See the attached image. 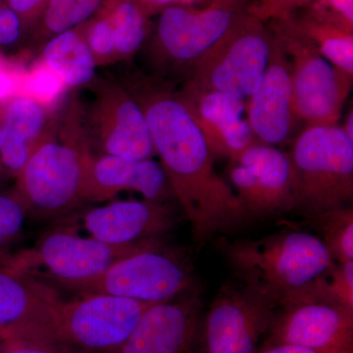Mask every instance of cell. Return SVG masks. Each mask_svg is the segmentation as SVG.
<instances>
[{
  "label": "cell",
  "mask_w": 353,
  "mask_h": 353,
  "mask_svg": "<svg viewBox=\"0 0 353 353\" xmlns=\"http://www.w3.org/2000/svg\"><path fill=\"white\" fill-rule=\"evenodd\" d=\"M343 132L347 134V138L353 141V108H350L345 116L343 125L341 126Z\"/></svg>",
  "instance_id": "cell-37"
},
{
  "label": "cell",
  "mask_w": 353,
  "mask_h": 353,
  "mask_svg": "<svg viewBox=\"0 0 353 353\" xmlns=\"http://www.w3.org/2000/svg\"><path fill=\"white\" fill-rule=\"evenodd\" d=\"M32 99L41 102H50L57 99L64 88L62 81L48 66L34 72L28 83Z\"/></svg>",
  "instance_id": "cell-33"
},
{
  "label": "cell",
  "mask_w": 353,
  "mask_h": 353,
  "mask_svg": "<svg viewBox=\"0 0 353 353\" xmlns=\"http://www.w3.org/2000/svg\"><path fill=\"white\" fill-rule=\"evenodd\" d=\"M324 280L277 309L262 347L290 345L316 350H353V311L330 296Z\"/></svg>",
  "instance_id": "cell-10"
},
{
  "label": "cell",
  "mask_w": 353,
  "mask_h": 353,
  "mask_svg": "<svg viewBox=\"0 0 353 353\" xmlns=\"http://www.w3.org/2000/svg\"><path fill=\"white\" fill-rule=\"evenodd\" d=\"M44 62L64 85L82 87L94 81L97 61L83 25L52 37L43 50Z\"/></svg>",
  "instance_id": "cell-22"
},
{
  "label": "cell",
  "mask_w": 353,
  "mask_h": 353,
  "mask_svg": "<svg viewBox=\"0 0 353 353\" xmlns=\"http://www.w3.org/2000/svg\"><path fill=\"white\" fill-rule=\"evenodd\" d=\"M57 299L50 285L0 265V339L55 341Z\"/></svg>",
  "instance_id": "cell-15"
},
{
  "label": "cell",
  "mask_w": 353,
  "mask_h": 353,
  "mask_svg": "<svg viewBox=\"0 0 353 353\" xmlns=\"http://www.w3.org/2000/svg\"><path fill=\"white\" fill-rule=\"evenodd\" d=\"M125 87L145 113L155 152L194 240H210L252 220L216 172L215 158L179 92L143 78Z\"/></svg>",
  "instance_id": "cell-1"
},
{
  "label": "cell",
  "mask_w": 353,
  "mask_h": 353,
  "mask_svg": "<svg viewBox=\"0 0 353 353\" xmlns=\"http://www.w3.org/2000/svg\"><path fill=\"white\" fill-rule=\"evenodd\" d=\"M201 307L196 290L155 304L118 353H197Z\"/></svg>",
  "instance_id": "cell-17"
},
{
  "label": "cell",
  "mask_w": 353,
  "mask_h": 353,
  "mask_svg": "<svg viewBox=\"0 0 353 353\" xmlns=\"http://www.w3.org/2000/svg\"><path fill=\"white\" fill-rule=\"evenodd\" d=\"M1 122L0 161L17 176L43 134L46 111L32 97H18L6 104Z\"/></svg>",
  "instance_id": "cell-21"
},
{
  "label": "cell",
  "mask_w": 353,
  "mask_h": 353,
  "mask_svg": "<svg viewBox=\"0 0 353 353\" xmlns=\"http://www.w3.org/2000/svg\"><path fill=\"white\" fill-rule=\"evenodd\" d=\"M23 25L19 16L6 3L0 0V46H11L20 38Z\"/></svg>",
  "instance_id": "cell-34"
},
{
  "label": "cell",
  "mask_w": 353,
  "mask_h": 353,
  "mask_svg": "<svg viewBox=\"0 0 353 353\" xmlns=\"http://www.w3.org/2000/svg\"><path fill=\"white\" fill-rule=\"evenodd\" d=\"M0 175H1V169H0Z\"/></svg>",
  "instance_id": "cell-41"
},
{
  "label": "cell",
  "mask_w": 353,
  "mask_h": 353,
  "mask_svg": "<svg viewBox=\"0 0 353 353\" xmlns=\"http://www.w3.org/2000/svg\"><path fill=\"white\" fill-rule=\"evenodd\" d=\"M65 131H44L17 175L18 196L28 215L39 219L65 218L83 201V163L88 153L75 103Z\"/></svg>",
  "instance_id": "cell-3"
},
{
  "label": "cell",
  "mask_w": 353,
  "mask_h": 353,
  "mask_svg": "<svg viewBox=\"0 0 353 353\" xmlns=\"http://www.w3.org/2000/svg\"><path fill=\"white\" fill-rule=\"evenodd\" d=\"M269 25L289 57L297 124L303 123L305 127L339 125L352 92L353 76L325 59L289 20L272 21Z\"/></svg>",
  "instance_id": "cell-6"
},
{
  "label": "cell",
  "mask_w": 353,
  "mask_h": 353,
  "mask_svg": "<svg viewBox=\"0 0 353 353\" xmlns=\"http://www.w3.org/2000/svg\"><path fill=\"white\" fill-rule=\"evenodd\" d=\"M155 304L110 294L58 299L55 341L88 353H118L145 311Z\"/></svg>",
  "instance_id": "cell-9"
},
{
  "label": "cell",
  "mask_w": 353,
  "mask_h": 353,
  "mask_svg": "<svg viewBox=\"0 0 353 353\" xmlns=\"http://www.w3.org/2000/svg\"><path fill=\"white\" fill-rule=\"evenodd\" d=\"M240 284L279 308L317 284L334 261L319 236L284 231L223 248Z\"/></svg>",
  "instance_id": "cell-2"
},
{
  "label": "cell",
  "mask_w": 353,
  "mask_h": 353,
  "mask_svg": "<svg viewBox=\"0 0 353 353\" xmlns=\"http://www.w3.org/2000/svg\"><path fill=\"white\" fill-rule=\"evenodd\" d=\"M232 189L252 218L296 209V181L289 152L255 141L229 160Z\"/></svg>",
  "instance_id": "cell-12"
},
{
  "label": "cell",
  "mask_w": 353,
  "mask_h": 353,
  "mask_svg": "<svg viewBox=\"0 0 353 353\" xmlns=\"http://www.w3.org/2000/svg\"><path fill=\"white\" fill-rule=\"evenodd\" d=\"M255 353H353V350H316L296 345H277L259 348Z\"/></svg>",
  "instance_id": "cell-36"
},
{
  "label": "cell",
  "mask_w": 353,
  "mask_h": 353,
  "mask_svg": "<svg viewBox=\"0 0 353 353\" xmlns=\"http://www.w3.org/2000/svg\"><path fill=\"white\" fill-rule=\"evenodd\" d=\"M315 0H253L248 12L262 22L284 20L305 9Z\"/></svg>",
  "instance_id": "cell-30"
},
{
  "label": "cell",
  "mask_w": 353,
  "mask_h": 353,
  "mask_svg": "<svg viewBox=\"0 0 353 353\" xmlns=\"http://www.w3.org/2000/svg\"><path fill=\"white\" fill-rule=\"evenodd\" d=\"M324 281L330 296L336 303L353 311V261L334 262Z\"/></svg>",
  "instance_id": "cell-29"
},
{
  "label": "cell",
  "mask_w": 353,
  "mask_h": 353,
  "mask_svg": "<svg viewBox=\"0 0 353 353\" xmlns=\"http://www.w3.org/2000/svg\"><path fill=\"white\" fill-rule=\"evenodd\" d=\"M248 0H212L203 8L172 3L160 13L155 46L172 63L192 67L245 12Z\"/></svg>",
  "instance_id": "cell-14"
},
{
  "label": "cell",
  "mask_w": 353,
  "mask_h": 353,
  "mask_svg": "<svg viewBox=\"0 0 353 353\" xmlns=\"http://www.w3.org/2000/svg\"><path fill=\"white\" fill-rule=\"evenodd\" d=\"M145 6L150 7L153 11H157L158 9L163 8V7L169 6V4L175 3L176 0H141Z\"/></svg>",
  "instance_id": "cell-38"
},
{
  "label": "cell",
  "mask_w": 353,
  "mask_h": 353,
  "mask_svg": "<svg viewBox=\"0 0 353 353\" xmlns=\"http://www.w3.org/2000/svg\"><path fill=\"white\" fill-rule=\"evenodd\" d=\"M104 0H48L41 20V32L54 37L80 27L94 17Z\"/></svg>",
  "instance_id": "cell-26"
},
{
  "label": "cell",
  "mask_w": 353,
  "mask_h": 353,
  "mask_svg": "<svg viewBox=\"0 0 353 353\" xmlns=\"http://www.w3.org/2000/svg\"><path fill=\"white\" fill-rule=\"evenodd\" d=\"M152 240L114 245L62 228L44 234L32 250L13 254L4 266L27 275L44 268L43 273L30 275L43 283L83 280L101 275L118 260L138 252Z\"/></svg>",
  "instance_id": "cell-11"
},
{
  "label": "cell",
  "mask_w": 353,
  "mask_h": 353,
  "mask_svg": "<svg viewBox=\"0 0 353 353\" xmlns=\"http://www.w3.org/2000/svg\"><path fill=\"white\" fill-rule=\"evenodd\" d=\"M334 262L353 261V208L334 209L310 218Z\"/></svg>",
  "instance_id": "cell-25"
},
{
  "label": "cell",
  "mask_w": 353,
  "mask_h": 353,
  "mask_svg": "<svg viewBox=\"0 0 353 353\" xmlns=\"http://www.w3.org/2000/svg\"><path fill=\"white\" fill-rule=\"evenodd\" d=\"M27 216L17 192L0 194V265H6L13 256L11 246L22 234Z\"/></svg>",
  "instance_id": "cell-27"
},
{
  "label": "cell",
  "mask_w": 353,
  "mask_h": 353,
  "mask_svg": "<svg viewBox=\"0 0 353 353\" xmlns=\"http://www.w3.org/2000/svg\"><path fill=\"white\" fill-rule=\"evenodd\" d=\"M287 19L330 63L353 76V31L317 19L305 12L294 14Z\"/></svg>",
  "instance_id": "cell-23"
},
{
  "label": "cell",
  "mask_w": 353,
  "mask_h": 353,
  "mask_svg": "<svg viewBox=\"0 0 353 353\" xmlns=\"http://www.w3.org/2000/svg\"><path fill=\"white\" fill-rule=\"evenodd\" d=\"M9 7L19 16L23 28L39 20L48 0H6Z\"/></svg>",
  "instance_id": "cell-35"
},
{
  "label": "cell",
  "mask_w": 353,
  "mask_h": 353,
  "mask_svg": "<svg viewBox=\"0 0 353 353\" xmlns=\"http://www.w3.org/2000/svg\"><path fill=\"white\" fill-rule=\"evenodd\" d=\"M6 341H1V343H0V350H1V348L2 347H3V345H4V343H6Z\"/></svg>",
  "instance_id": "cell-40"
},
{
  "label": "cell",
  "mask_w": 353,
  "mask_h": 353,
  "mask_svg": "<svg viewBox=\"0 0 353 353\" xmlns=\"http://www.w3.org/2000/svg\"><path fill=\"white\" fill-rule=\"evenodd\" d=\"M243 285H225L201 320L197 353H255L277 311Z\"/></svg>",
  "instance_id": "cell-13"
},
{
  "label": "cell",
  "mask_w": 353,
  "mask_h": 353,
  "mask_svg": "<svg viewBox=\"0 0 353 353\" xmlns=\"http://www.w3.org/2000/svg\"><path fill=\"white\" fill-rule=\"evenodd\" d=\"M123 190L139 192L148 201L167 202L174 197L161 165L152 159L88 153L83 163V201H111Z\"/></svg>",
  "instance_id": "cell-20"
},
{
  "label": "cell",
  "mask_w": 353,
  "mask_h": 353,
  "mask_svg": "<svg viewBox=\"0 0 353 353\" xmlns=\"http://www.w3.org/2000/svg\"><path fill=\"white\" fill-rule=\"evenodd\" d=\"M214 158L232 159L256 139L243 119L245 99L204 90L190 82L179 92Z\"/></svg>",
  "instance_id": "cell-19"
},
{
  "label": "cell",
  "mask_w": 353,
  "mask_h": 353,
  "mask_svg": "<svg viewBox=\"0 0 353 353\" xmlns=\"http://www.w3.org/2000/svg\"><path fill=\"white\" fill-rule=\"evenodd\" d=\"M85 106L76 102L79 123L90 153L130 159L157 155L145 113L125 85L99 81Z\"/></svg>",
  "instance_id": "cell-8"
},
{
  "label": "cell",
  "mask_w": 353,
  "mask_h": 353,
  "mask_svg": "<svg viewBox=\"0 0 353 353\" xmlns=\"http://www.w3.org/2000/svg\"><path fill=\"white\" fill-rule=\"evenodd\" d=\"M289 153L296 174V209L310 219L350 206L353 141L340 125L304 128Z\"/></svg>",
  "instance_id": "cell-5"
},
{
  "label": "cell",
  "mask_w": 353,
  "mask_h": 353,
  "mask_svg": "<svg viewBox=\"0 0 353 353\" xmlns=\"http://www.w3.org/2000/svg\"><path fill=\"white\" fill-rule=\"evenodd\" d=\"M0 353H88L54 340L11 339L4 343Z\"/></svg>",
  "instance_id": "cell-32"
},
{
  "label": "cell",
  "mask_w": 353,
  "mask_h": 353,
  "mask_svg": "<svg viewBox=\"0 0 353 353\" xmlns=\"http://www.w3.org/2000/svg\"><path fill=\"white\" fill-rule=\"evenodd\" d=\"M245 111L255 139L266 145L285 143L297 125L289 57L274 32L268 65L259 87L245 102Z\"/></svg>",
  "instance_id": "cell-16"
},
{
  "label": "cell",
  "mask_w": 353,
  "mask_h": 353,
  "mask_svg": "<svg viewBox=\"0 0 353 353\" xmlns=\"http://www.w3.org/2000/svg\"><path fill=\"white\" fill-rule=\"evenodd\" d=\"M44 284L57 285L77 296L110 294L152 303H167L196 290L187 257L167 245L163 236L118 260L97 277Z\"/></svg>",
  "instance_id": "cell-4"
},
{
  "label": "cell",
  "mask_w": 353,
  "mask_h": 353,
  "mask_svg": "<svg viewBox=\"0 0 353 353\" xmlns=\"http://www.w3.org/2000/svg\"><path fill=\"white\" fill-rule=\"evenodd\" d=\"M83 28V34L95 61H105L116 57L115 38L112 25L108 16L99 9L97 16L87 23Z\"/></svg>",
  "instance_id": "cell-28"
},
{
  "label": "cell",
  "mask_w": 353,
  "mask_h": 353,
  "mask_svg": "<svg viewBox=\"0 0 353 353\" xmlns=\"http://www.w3.org/2000/svg\"><path fill=\"white\" fill-rule=\"evenodd\" d=\"M303 12L353 31V0H315Z\"/></svg>",
  "instance_id": "cell-31"
},
{
  "label": "cell",
  "mask_w": 353,
  "mask_h": 353,
  "mask_svg": "<svg viewBox=\"0 0 353 353\" xmlns=\"http://www.w3.org/2000/svg\"><path fill=\"white\" fill-rule=\"evenodd\" d=\"M101 9L112 25L116 57L134 55L145 43L154 11L141 0H104Z\"/></svg>",
  "instance_id": "cell-24"
},
{
  "label": "cell",
  "mask_w": 353,
  "mask_h": 353,
  "mask_svg": "<svg viewBox=\"0 0 353 353\" xmlns=\"http://www.w3.org/2000/svg\"><path fill=\"white\" fill-rule=\"evenodd\" d=\"M2 141V122L1 119H0V143H1Z\"/></svg>",
  "instance_id": "cell-39"
},
{
  "label": "cell",
  "mask_w": 353,
  "mask_h": 353,
  "mask_svg": "<svg viewBox=\"0 0 353 353\" xmlns=\"http://www.w3.org/2000/svg\"><path fill=\"white\" fill-rule=\"evenodd\" d=\"M80 220L95 240L127 245L165 236L179 219L168 202L129 199L88 209Z\"/></svg>",
  "instance_id": "cell-18"
},
{
  "label": "cell",
  "mask_w": 353,
  "mask_h": 353,
  "mask_svg": "<svg viewBox=\"0 0 353 353\" xmlns=\"http://www.w3.org/2000/svg\"><path fill=\"white\" fill-rule=\"evenodd\" d=\"M272 44L270 25L245 10L231 29L190 67L188 82L204 90L248 99L264 75Z\"/></svg>",
  "instance_id": "cell-7"
}]
</instances>
